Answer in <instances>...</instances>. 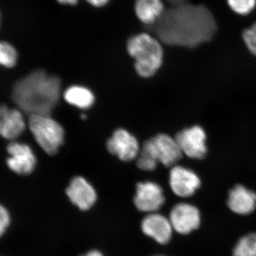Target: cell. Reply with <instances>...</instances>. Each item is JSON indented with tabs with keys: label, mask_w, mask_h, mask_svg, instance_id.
<instances>
[{
	"label": "cell",
	"mask_w": 256,
	"mask_h": 256,
	"mask_svg": "<svg viewBox=\"0 0 256 256\" xmlns=\"http://www.w3.org/2000/svg\"><path fill=\"white\" fill-rule=\"evenodd\" d=\"M143 233L154 239L158 244H168L171 240L173 228L170 220L156 213L149 214L142 220Z\"/></svg>",
	"instance_id": "14"
},
{
	"label": "cell",
	"mask_w": 256,
	"mask_h": 256,
	"mask_svg": "<svg viewBox=\"0 0 256 256\" xmlns=\"http://www.w3.org/2000/svg\"><path fill=\"white\" fill-rule=\"evenodd\" d=\"M0 136L11 142L15 141L26 130V122L22 111L2 105L0 106Z\"/></svg>",
	"instance_id": "13"
},
{
	"label": "cell",
	"mask_w": 256,
	"mask_h": 256,
	"mask_svg": "<svg viewBox=\"0 0 256 256\" xmlns=\"http://www.w3.org/2000/svg\"><path fill=\"white\" fill-rule=\"evenodd\" d=\"M153 28L160 41L165 44L193 48L214 38L217 23L206 6L186 2L165 10Z\"/></svg>",
	"instance_id": "1"
},
{
	"label": "cell",
	"mask_w": 256,
	"mask_h": 256,
	"mask_svg": "<svg viewBox=\"0 0 256 256\" xmlns=\"http://www.w3.org/2000/svg\"><path fill=\"white\" fill-rule=\"evenodd\" d=\"M170 185L176 196L188 197L200 188L201 180L192 170L182 166H174L170 171Z\"/></svg>",
	"instance_id": "11"
},
{
	"label": "cell",
	"mask_w": 256,
	"mask_h": 256,
	"mask_svg": "<svg viewBox=\"0 0 256 256\" xmlns=\"http://www.w3.org/2000/svg\"><path fill=\"white\" fill-rule=\"evenodd\" d=\"M170 220L174 230L184 235L198 228L201 216L196 207L181 203L173 207L170 212Z\"/></svg>",
	"instance_id": "10"
},
{
	"label": "cell",
	"mask_w": 256,
	"mask_h": 256,
	"mask_svg": "<svg viewBox=\"0 0 256 256\" xmlns=\"http://www.w3.org/2000/svg\"><path fill=\"white\" fill-rule=\"evenodd\" d=\"M230 9L240 16L250 14L256 8V0H226Z\"/></svg>",
	"instance_id": "20"
},
{
	"label": "cell",
	"mask_w": 256,
	"mask_h": 256,
	"mask_svg": "<svg viewBox=\"0 0 256 256\" xmlns=\"http://www.w3.org/2000/svg\"><path fill=\"white\" fill-rule=\"evenodd\" d=\"M164 202V192L158 184L152 182L138 184L134 204L140 212L156 213L162 206Z\"/></svg>",
	"instance_id": "8"
},
{
	"label": "cell",
	"mask_w": 256,
	"mask_h": 256,
	"mask_svg": "<svg viewBox=\"0 0 256 256\" xmlns=\"http://www.w3.org/2000/svg\"><path fill=\"white\" fill-rule=\"evenodd\" d=\"M60 92L58 77L36 70L16 82L12 98L18 108L30 116L50 114L60 101Z\"/></svg>",
	"instance_id": "2"
},
{
	"label": "cell",
	"mask_w": 256,
	"mask_h": 256,
	"mask_svg": "<svg viewBox=\"0 0 256 256\" xmlns=\"http://www.w3.org/2000/svg\"><path fill=\"white\" fill-rule=\"evenodd\" d=\"M233 256H256V234H248L240 238L234 248Z\"/></svg>",
	"instance_id": "19"
},
{
	"label": "cell",
	"mask_w": 256,
	"mask_h": 256,
	"mask_svg": "<svg viewBox=\"0 0 256 256\" xmlns=\"http://www.w3.org/2000/svg\"><path fill=\"white\" fill-rule=\"evenodd\" d=\"M228 206L234 213L249 214L256 210V194L242 185H236L229 192Z\"/></svg>",
	"instance_id": "15"
},
{
	"label": "cell",
	"mask_w": 256,
	"mask_h": 256,
	"mask_svg": "<svg viewBox=\"0 0 256 256\" xmlns=\"http://www.w3.org/2000/svg\"><path fill=\"white\" fill-rule=\"evenodd\" d=\"M127 50L134 60L136 72L144 78L154 76L162 64V46L160 41L148 34L131 36L128 41Z\"/></svg>",
	"instance_id": "3"
},
{
	"label": "cell",
	"mask_w": 256,
	"mask_h": 256,
	"mask_svg": "<svg viewBox=\"0 0 256 256\" xmlns=\"http://www.w3.org/2000/svg\"><path fill=\"white\" fill-rule=\"evenodd\" d=\"M86 1L92 6H95V8H102V6H106L110 2V0H86Z\"/></svg>",
	"instance_id": "23"
},
{
	"label": "cell",
	"mask_w": 256,
	"mask_h": 256,
	"mask_svg": "<svg viewBox=\"0 0 256 256\" xmlns=\"http://www.w3.org/2000/svg\"><path fill=\"white\" fill-rule=\"evenodd\" d=\"M60 4L64 5H76L78 3V0H56Z\"/></svg>",
	"instance_id": "24"
},
{
	"label": "cell",
	"mask_w": 256,
	"mask_h": 256,
	"mask_svg": "<svg viewBox=\"0 0 256 256\" xmlns=\"http://www.w3.org/2000/svg\"><path fill=\"white\" fill-rule=\"evenodd\" d=\"M8 168L20 175L31 174L36 165V158L31 146L26 143L12 141L6 146Z\"/></svg>",
	"instance_id": "6"
},
{
	"label": "cell",
	"mask_w": 256,
	"mask_h": 256,
	"mask_svg": "<svg viewBox=\"0 0 256 256\" xmlns=\"http://www.w3.org/2000/svg\"><path fill=\"white\" fill-rule=\"evenodd\" d=\"M165 12L162 0H136L134 12L141 22L153 26Z\"/></svg>",
	"instance_id": "16"
},
{
	"label": "cell",
	"mask_w": 256,
	"mask_h": 256,
	"mask_svg": "<svg viewBox=\"0 0 256 256\" xmlns=\"http://www.w3.org/2000/svg\"><path fill=\"white\" fill-rule=\"evenodd\" d=\"M108 150L122 161L129 162L139 156L140 146L138 140L124 129H118L109 138Z\"/></svg>",
	"instance_id": "9"
},
{
	"label": "cell",
	"mask_w": 256,
	"mask_h": 256,
	"mask_svg": "<svg viewBox=\"0 0 256 256\" xmlns=\"http://www.w3.org/2000/svg\"><path fill=\"white\" fill-rule=\"evenodd\" d=\"M166 2H170L172 5L183 4V3L188 2V0H166Z\"/></svg>",
	"instance_id": "26"
},
{
	"label": "cell",
	"mask_w": 256,
	"mask_h": 256,
	"mask_svg": "<svg viewBox=\"0 0 256 256\" xmlns=\"http://www.w3.org/2000/svg\"><path fill=\"white\" fill-rule=\"evenodd\" d=\"M82 256H104L102 255V252H99V250H90V252H88L86 254H85V255H82Z\"/></svg>",
	"instance_id": "25"
},
{
	"label": "cell",
	"mask_w": 256,
	"mask_h": 256,
	"mask_svg": "<svg viewBox=\"0 0 256 256\" xmlns=\"http://www.w3.org/2000/svg\"><path fill=\"white\" fill-rule=\"evenodd\" d=\"M242 36L248 50L256 56V22L244 30Z\"/></svg>",
	"instance_id": "21"
},
{
	"label": "cell",
	"mask_w": 256,
	"mask_h": 256,
	"mask_svg": "<svg viewBox=\"0 0 256 256\" xmlns=\"http://www.w3.org/2000/svg\"><path fill=\"white\" fill-rule=\"evenodd\" d=\"M0 126H1V114H0Z\"/></svg>",
	"instance_id": "28"
},
{
	"label": "cell",
	"mask_w": 256,
	"mask_h": 256,
	"mask_svg": "<svg viewBox=\"0 0 256 256\" xmlns=\"http://www.w3.org/2000/svg\"><path fill=\"white\" fill-rule=\"evenodd\" d=\"M65 100L70 105L80 109H88L95 102V96L87 88L80 86H72L64 94Z\"/></svg>",
	"instance_id": "17"
},
{
	"label": "cell",
	"mask_w": 256,
	"mask_h": 256,
	"mask_svg": "<svg viewBox=\"0 0 256 256\" xmlns=\"http://www.w3.org/2000/svg\"><path fill=\"white\" fill-rule=\"evenodd\" d=\"M66 195L72 204L82 210H90L97 200L95 188L82 176L72 178L66 188Z\"/></svg>",
	"instance_id": "12"
},
{
	"label": "cell",
	"mask_w": 256,
	"mask_h": 256,
	"mask_svg": "<svg viewBox=\"0 0 256 256\" xmlns=\"http://www.w3.org/2000/svg\"><path fill=\"white\" fill-rule=\"evenodd\" d=\"M0 26H1V12H0Z\"/></svg>",
	"instance_id": "27"
},
{
	"label": "cell",
	"mask_w": 256,
	"mask_h": 256,
	"mask_svg": "<svg viewBox=\"0 0 256 256\" xmlns=\"http://www.w3.org/2000/svg\"><path fill=\"white\" fill-rule=\"evenodd\" d=\"M182 154L192 159H202L207 152L206 136L200 126H192L178 133L175 137Z\"/></svg>",
	"instance_id": "7"
},
{
	"label": "cell",
	"mask_w": 256,
	"mask_h": 256,
	"mask_svg": "<svg viewBox=\"0 0 256 256\" xmlns=\"http://www.w3.org/2000/svg\"><path fill=\"white\" fill-rule=\"evenodd\" d=\"M10 224V216L8 210L0 204V237L8 229Z\"/></svg>",
	"instance_id": "22"
},
{
	"label": "cell",
	"mask_w": 256,
	"mask_h": 256,
	"mask_svg": "<svg viewBox=\"0 0 256 256\" xmlns=\"http://www.w3.org/2000/svg\"><path fill=\"white\" fill-rule=\"evenodd\" d=\"M182 156V152L175 138L166 134H158L143 144L138 156L137 165L144 171H152L159 162L166 166L176 164Z\"/></svg>",
	"instance_id": "4"
},
{
	"label": "cell",
	"mask_w": 256,
	"mask_h": 256,
	"mask_svg": "<svg viewBox=\"0 0 256 256\" xmlns=\"http://www.w3.org/2000/svg\"><path fill=\"white\" fill-rule=\"evenodd\" d=\"M28 128L38 146L48 156H54L63 144L64 130L50 114L30 116Z\"/></svg>",
	"instance_id": "5"
},
{
	"label": "cell",
	"mask_w": 256,
	"mask_h": 256,
	"mask_svg": "<svg viewBox=\"0 0 256 256\" xmlns=\"http://www.w3.org/2000/svg\"><path fill=\"white\" fill-rule=\"evenodd\" d=\"M18 52L9 42L0 41V66L12 68L18 62Z\"/></svg>",
	"instance_id": "18"
},
{
	"label": "cell",
	"mask_w": 256,
	"mask_h": 256,
	"mask_svg": "<svg viewBox=\"0 0 256 256\" xmlns=\"http://www.w3.org/2000/svg\"></svg>",
	"instance_id": "29"
}]
</instances>
